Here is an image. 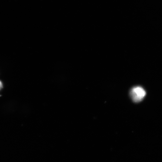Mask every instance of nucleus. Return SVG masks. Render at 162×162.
Instances as JSON below:
<instances>
[{
    "instance_id": "obj_2",
    "label": "nucleus",
    "mask_w": 162,
    "mask_h": 162,
    "mask_svg": "<svg viewBox=\"0 0 162 162\" xmlns=\"http://www.w3.org/2000/svg\"><path fill=\"white\" fill-rule=\"evenodd\" d=\"M3 87V84L2 82L0 81V90H1Z\"/></svg>"
},
{
    "instance_id": "obj_1",
    "label": "nucleus",
    "mask_w": 162,
    "mask_h": 162,
    "mask_svg": "<svg viewBox=\"0 0 162 162\" xmlns=\"http://www.w3.org/2000/svg\"><path fill=\"white\" fill-rule=\"evenodd\" d=\"M130 94L133 101L137 103L143 99L146 95V92L142 87H136L131 89Z\"/></svg>"
}]
</instances>
